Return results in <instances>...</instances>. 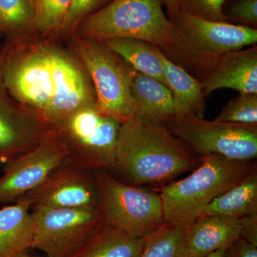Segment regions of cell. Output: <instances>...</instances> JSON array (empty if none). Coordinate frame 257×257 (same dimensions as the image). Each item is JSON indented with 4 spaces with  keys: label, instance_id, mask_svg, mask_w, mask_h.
Here are the masks:
<instances>
[{
    "label": "cell",
    "instance_id": "6da1fadb",
    "mask_svg": "<svg viewBox=\"0 0 257 257\" xmlns=\"http://www.w3.org/2000/svg\"><path fill=\"white\" fill-rule=\"evenodd\" d=\"M79 62L53 45L23 48L15 40L2 47V81L17 102L42 115L52 128L79 109L96 105L92 81Z\"/></svg>",
    "mask_w": 257,
    "mask_h": 257
},
{
    "label": "cell",
    "instance_id": "7a4b0ae2",
    "mask_svg": "<svg viewBox=\"0 0 257 257\" xmlns=\"http://www.w3.org/2000/svg\"><path fill=\"white\" fill-rule=\"evenodd\" d=\"M200 164L201 157L166 126L134 116L120 126L111 171L140 186L170 182Z\"/></svg>",
    "mask_w": 257,
    "mask_h": 257
},
{
    "label": "cell",
    "instance_id": "3957f363",
    "mask_svg": "<svg viewBox=\"0 0 257 257\" xmlns=\"http://www.w3.org/2000/svg\"><path fill=\"white\" fill-rule=\"evenodd\" d=\"M201 157L190 175L170 182L160 194L165 222L187 230L208 204L256 170L255 160H231L219 155Z\"/></svg>",
    "mask_w": 257,
    "mask_h": 257
},
{
    "label": "cell",
    "instance_id": "277c9868",
    "mask_svg": "<svg viewBox=\"0 0 257 257\" xmlns=\"http://www.w3.org/2000/svg\"><path fill=\"white\" fill-rule=\"evenodd\" d=\"M170 21L176 31L175 45L165 55L198 80L226 52L256 45V28L209 21L180 11Z\"/></svg>",
    "mask_w": 257,
    "mask_h": 257
},
{
    "label": "cell",
    "instance_id": "5b68a950",
    "mask_svg": "<svg viewBox=\"0 0 257 257\" xmlns=\"http://www.w3.org/2000/svg\"><path fill=\"white\" fill-rule=\"evenodd\" d=\"M163 5V0H112L84 19L74 32L98 42L138 39L156 45L167 55L175 45L176 31Z\"/></svg>",
    "mask_w": 257,
    "mask_h": 257
},
{
    "label": "cell",
    "instance_id": "8992f818",
    "mask_svg": "<svg viewBox=\"0 0 257 257\" xmlns=\"http://www.w3.org/2000/svg\"><path fill=\"white\" fill-rule=\"evenodd\" d=\"M74 49L92 81L98 109L121 124L133 118L131 86L138 71L103 42L77 36Z\"/></svg>",
    "mask_w": 257,
    "mask_h": 257
},
{
    "label": "cell",
    "instance_id": "52a82bcc",
    "mask_svg": "<svg viewBox=\"0 0 257 257\" xmlns=\"http://www.w3.org/2000/svg\"><path fill=\"white\" fill-rule=\"evenodd\" d=\"M92 173L106 224L133 237L145 238L165 222L160 194L121 182L104 169Z\"/></svg>",
    "mask_w": 257,
    "mask_h": 257
},
{
    "label": "cell",
    "instance_id": "ba28073f",
    "mask_svg": "<svg viewBox=\"0 0 257 257\" xmlns=\"http://www.w3.org/2000/svg\"><path fill=\"white\" fill-rule=\"evenodd\" d=\"M121 123L96 105L75 111L52 126L69 152V160L88 170L111 171Z\"/></svg>",
    "mask_w": 257,
    "mask_h": 257
},
{
    "label": "cell",
    "instance_id": "9c48e42d",
    "mask_svg": "<svg viewBox=\"0 0 257 257\" xmlns=\"http://www.w3.org/2000/svg\"><path fill=\"white\" fill-rule=\"evenodd\" d=\"M166 127L199 157L219 155L231 160L257 157V124L209 121L194 114L175 115Z\"/></svg>",
    "mask_w": 257,
    "mask_h": 257
},
{
    "label": "cell",
    "instance_id": "30bf717a",
    "mask_svg": "<svg viewBox=\"0 0 257 257\" xmlns=\"http://www.w3.org/2000/svg\"><path fill=\"white\" fill-rule=\"evenodd\" d=\"M31 248L47 257H70L104 221L99 208H32Z\"/></svg>",
    "mask_w": 257,
    "mask_h": 257
},
{
    "label": "cell",
    "instance_id": "8fae6325",
    "mask_svg": "<svg viewBox=\"0 0 257 257\" xmlns=\"http://www.w3.org/2000/svg\"><path fill=\"white\" fill-rule=\"evenodd\" d=\"M69 159V152L55 132L7 166L0 177V204L15 203L36 189Z\"/></svg>",
    "mask_w": 257,
    "mask_h": 257
},
{
    "label": "cell",
    "instance_id": "7c38bea8",
    "mask_svg": "<svg viewBox=\"0 0 257 257\" xmlns=\"http://www.w3.org/2000/svg\"><path fill=\"white\" fill-rule=\"evenodd\" d=\"M1 51L2 47L0 60ZM52 133L42 115L19 104L7 92L0 69V170L33 150Z\"/></svg>",
    "mask_w": 257,
    "mask_h": 257
},
{
    "label": "cell",
    "instance_id": "4fadbf2b",
    "mask_svg": "<svg viewBox=\"0 0 257 257\" xmlns=\"http://www.w3.org/2000/svg\"><path fill=\"white\" fill-rule=\"evenodd\" d=\"M22 197L28 199L31 209L99 208V192L92 170L69 159L43 183Z\"/></svg>",
    "mask_w": 257,
    "mask_h": 257
},
{
    "label": "cell",
    "instance_id": "5bb4252c",
    "mask_svg": "<svg viewBox=\"0 0 257 257\" xmlns=\"http://www.w3.org/2000/svg\"><path fill=\"white\" fill-rule=\"evenodd\" d=\"M204 96L222 88L257 93V46L226 52L199 79Z\"/></svg>",
    "mask_w": 257,
    "mask_h": 257
},
{
    "label": "cell",
    "instance_id": "9a60e30c",
    "mask_svg": "<svg viewBox=\"0 0 257 257\" xmlns=\"http://www.w3.org/2000/svg\"><path fill=\"white\" fill-rule=\"evenodd\" d=\"M241 219L201 216L186 230L181 257H204L218 250L229 249L241 238Z\"/></svg>",
    "mask_w": 257,
    "mask_h": 257
},
{
    "label": "cell",
    "instance_id": "2e32d148",
    "mask_svg": "<svg viewBox=\"0 0 257 257\" xmlns=\"http://www.w3.org/2000/svg\"><path fill=\"white\" fill-rule=\"evenodd\" d=\"M135 101V116L165 126L175 116L173 96L170 88L157 79L138 73L131 86Z\"/></svg>",
    "mask_w": 257,
    "mask_h": 257
},
{
    "label": "cell",
    "instance_id": "e0dca14e",
    "mask_svg": "<svg viewBox=\"0 0 257 257\" xmlns=\"http://www.w3.org/2000/svg\"><path fill=\"white\" fill-rule=\"evenodd\" d=\"M31 204L20 197L0 209V257H23L31 248L34 221Z\"/></svg>",
    "mask_w": 257,
    "mask_h": 257
},
{
    "label": "cell",
    "instance_id": "ac0fdd59",
    "mask_svg": "<svg viewBox=\"0 0 257 257\" xmlns=\"http://www.w3.org/2000/svg\"><path fill=\"white\" fill-rule=\"evenodd\" d=\"M167 85L173 96L175 115L194 114L204 118L205 100L200 82L178 64L174 63L156 46Z\"/></svg>",
    "mask_w": 257,
    "mask_h": 257
},
{
    "label": "cell",
    "instance_id": "d6986e66",
    "mask_svg": "<svg viewBox=\"0 0 257 257\" xmlns=\"http://www.w3.org/2000/svg\"><path fill=\"white\" fill-rule=\"evenodd\" d=\"M145 238L130 236L104 221L70 257H140Z\"/></svg>",
    "mask_w": 257,
    "mask_h": 257
},
{
    "label": "cell",
    "instance_id": "ffe728a7",
    "mask_svg": "<svg viewBox=\"0 0 257 257\" xmlns=\"http://www.w3.org/2000/svg\"><path fill=\"white\" fill-rule=\"evenodd\" d=\"M254 214H257L256 170L214 199L204 208L201 216L241 219Z\"/></svg>",
    "mask_w": 257,
    "mask_h": 257
},
{
    "label": "cell",
    "instance_id": "44dd1931",
    "mask_svg": "<svg viewBox=\"0 0 257 257\" xmlns=\"http://www.w3.org/2000/svg\"><path fill=\"white\" fill-rule=\"evenodd\" d=\"M101 42L124 59L139 73L153 77L168 87L156 53V45L133 38H112Z\"/></svg>",
    "mask_w": 257,
    "mask_h": 257
},
{
    "label": "cell",
    "instance_id": "7402d4cb",
    "mask_svg": "<svg viewBox=\"0 0 257 257\" xmlns=\"http://www.w3.org/2000/svg\"><path fill=\"white\" fill-rule=\"evenodd\" d=\"M34 15V0H0V37L13 41L31 29Z\"/></svg>",
    "mask_w": 257,
    "mask_h": 257
},
{
    "label": "cell",
    "instance_id": "603a6c76",
    "mask_svg": "<svg viewBox=\"0 0 257 257\" xmlns=\"http://www.w3.org/2000/svg\"><path fill=\"white\" fill-rule=\"evenodd\" d=\"M185 230L165 222L145 238L140 257H181Z\"/></svg>",
    "mask_w": 257,
    "mask_h": 257
},
{
    "label": "cell",
    "instance_id": "cb8c5ba5",
    "mask_svg": "<svg viewBox=\"0 0 257 257\" xmlns=\"http://www.w3.org/2000/svg\"><path fill=\"white\" fill-rule=\"evenodd\" d=\"M72 0H34L35 15L31 29L42 34L58 32Z\"/></svg>",
    "mask_w": 257,
    "mask_h": 257
},
{
    "label": "cell",
    "instance_id": "d4e9b609",
    "mask_svg": "<svg viewBox=\"0 0 257 257\" xmlns=\"http://www.w3.org/2000/svg\"><path fill=\"white\" fill-rule=\"evenodd\" d=\"M214 120L236 124H257V93H239L223 107Z\"/></svg>",
    "mask_w": 257,
    "mask_h": 257
},
{
    "label": "cell",
    "instance_id": "484cf974",
    "mask_svg": "<svg viewBox=\"0 0 257 257\" xmlns=\"http://www.w3.org/2000/svg\"><path fill=\"white\" fill-rule=\"evenodd\" d=\"M226 0H178L179 11L214 22H227L223 14Z\"/></svg>",
    "mask_w": 257,
    "mask_h": 257
},
{
    "label": "cell",
    "instance_id": "4316f807",
    "mask_svg": "<svg viewBox=\"0 0 257 257\" xmlns=\"http://www.w3.org/2000/svg\"><path fill=\"white\" fill-rule=\"evenodd\" d=\"M107 0H72L70 8L58 32L74 33L82 23Z\"/></svg>",
    "mask_w": 257,
    "mask_h": 257
},
{
    "label": "cell",
    "instance_id": "83f0119b",
    "mask_svg": "<svg viewBox=\"0 0 257 257\" xmlns=\"http://www.w3.org/2000/svg\"><path fill=\"white\" fill-rule=\"evenodd\" d=\"M226 21L243 23L244 26L256 28L257 0H236L223 10Z\"/></svg>",
    "mask_w": 257,
    "mask_h": 257
},
{
    "label": "cell",
    "instance_id": "f1b7e54d",
    "mask_svg": "<svg viewBox=\"0 0 257 257\" xmlns=\"http://www.w3.org/2000/svg\"><path fill=\"white\" fill-rule=\"evenodd\" d=\"M241 238L257 246V214L241 218Z\"/></svg>",
    "mask_w": 257,
    "mask_h": 257
},
{
    "label": "cell",
    "instance_id": "f546056e",
    "mask_svg": "<svg viewBox=\"0 0 257 257\" xmlns=\"http://www.w3.org/2000/svg\"><path fill=\"white\" fill-rule=\"evenodd\" d=\"M226 257H257V246L239 239L226 250Z\"/></svg>",
    "mask_w": 257,
    "mask_h": 257
},
{
    "label": "cell",
    "instance_id": "4dcf8cb0",
    "mask_svg": "<svg viewBox=\"0 0 257 257\" xmlns=\"http://www.w3.org/2000/svg\"><path fill=\"white\" fill-rule=\"evenodd\" d=\"M163 3L168 12L169 19L175 18L179 13L178 0H163Z\"/></svg>",
    "mask_w": 257,
    "mask_h": 257
},
{
    "label": "cell",
    "instance_id": "1f68e13d",
    "mask_svg": "<svg viewBox=\"0 0 257 257\" xmlns=\"http://www.w3.org/2000/svg\"><path fill=\"white\" fill-rule=\"evenodd\" d=\"M226 250L221 249L209 253L204 257H226Z\"/></svg>",
    "mask_w": 257,
    "mask_h": 257
},
{
    "label": "cell",
    "instance_id": "d6a6232c",
    "mask_svg": "<svg viewBox=\"0 0 257 257\" xmlns=\"http://www.w3.org/2000/svg\"><path fill=\"white\" fill-rule=\"evenodd\" d=\"M23 257H35V256H30V255H28V253H26V254L24 255V256Z\"/></svg>",
    "mask_w": 257,
    "mask_h": 257
}]
</instances>
